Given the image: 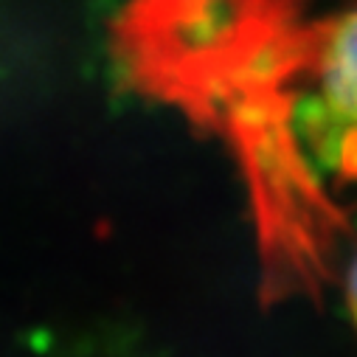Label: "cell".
I'll list each match as a JSON object with an SVG mask.
<instances>
[{"label":"cell","mask_w":357,"mask_h":357,"mask_svg":"<svg viewBox=\"0 0 357 357\" xmlns=\"http://www.w3.org/2000/svg\"><path fill=\"white\" fill-rule=\"evenodd\" d=\"M127 91L222 141L242 172L267 304L321 296L357 211V6L127 0L110 23Z\"/></svg>","instance_id":"6da1fadb"},{"label":"cell","mask_w":357,"mask_h":357,"mask_svg":"<svg viewBox=\"0 0 357 357\" xmlns=\"http://www.w3.org/2000/svg\"><path fill=\"white\" fill-rule=\"evenodd\" d=\"M343 290H346V304H349V312H351V321L357 329V256L351 259L349 271L343 276Z\"/></svg>","instance_id":"7a4b0ae2"}]
</instances>
